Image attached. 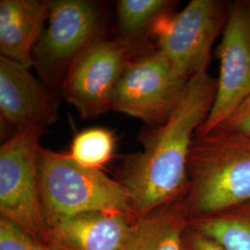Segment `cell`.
<instances>
[{
    "mask_svg": "<svg viewBox=\"0 0 250 250\" xmlns=\"http://www.w3.org/2000/svg\"><path fill=\"white\" fill-rule=\"evenodd\" d=\"M217 79L208 72L190 78L176 110L139 135L142 149L128 155L116 171L134 219L186 194L194 136L214 102Z\"/></svg>",
    "mask_w": 250,
    "mask_h": 250,
    "instance_id": "obj_1",
    "label": "cell"
},
{
    "mask_svg": "<svg viewBox=\"0 0 250 250\" xmlns=\"http://www.w3.org/2000/svg\"><path fill=\"white\" fill-rule=\"evenodd\" d=\"M250 200V137L217 127L195 134L184 202L191 221Z\"/></svg>",
    "mask_w": 250,
    "mask_h": 250,
    "instance_id": "obj_2",
    "label": "cell"
},
{
    "mask_svg": "<svg viewBox=\"0 0 250 250\" xmlns=\"http://www.w3.org/2000/svg\"><path fill=\"white\" fill-rule=\"evenodd\" d=\"M38 177L45 226L90 211H111L134 220L129 197L116 179L83 167L69 153L40 146Z\"/></svg>",
    "mask_w": 250,
    "mask_h": 250,
    "instance_id": "obj_3",
    "label": "cell"
},
{
    "mask_svg": "<svg viewBox=\"0 0 250 250\" xmlns=\"http://www.w3.org/2000/svg\"><path fill=\"white\" fill-rule=\"evenodd\" d=\"M46 21L34 49V67L57 95L74 61L104 36L106 11L96 1L54 0Z\"/></svg>",
    "mask_w": 250,
    "mask_h": 250,
    "instance_id": "obj_4",
    "label": "cell"
},
{
    "mask_svg": "<svg viewBox=\"0 0 250 250\" xmlns=\"http://www.w3.org/2000/svg\"><path fill=\"white\" fill-rule=\"evenodd\" d=\"M228 5L218 0H191L180 11L161 14L147 36L176 72L189 80L207 72L212 45L224 31Z\"/></svg>",
    "mask_w": 250,
    "mask_h": 250,
    "instance_id": "obj_5",
    "label": "cell"
},
{
    "mask_svg": "<svg viewBox=\"0 0 250 250\" xmlns=\"http://www.w3.org/2000/svg\"><path fill=\"white\" fill-rule=\"evenodd\" d=\"M188 81L157 48L145 49L126 66L113 92L110 109L148 126L161 125L176 110Z\"/></svg>",
    "mask_w": 250,
    "mask_h": 250,
    "instance_id": "obj_6",
    "label": "cell"
},
{
    "mask_svg": "<svg viewBox=\"0 0 250 250\" xmlns=\"http://www.w3.org/2000/svg\"><path fill=\"white\" fill-rule=\"evenodd\" d=\"M44 129L30 128L0 147V214L42 243L45 222L38 177V152Z\"/></svg>",
    "mask_w": 250,
    "mask_h": 250,
    "instance_id": "obj_7",
    "label": "cell"
},
{
    "mask_svg": "<svg viewBox=\"0 0 250 250\" xmlns=\"http://www.w3.org/2000/svg\"><path fill=\"white\" fill-rule=\"evenodd\" d=\"M144 47L121 37H100L81 54L66 73L61 94L83 119L110 109L117 83L130 61Z\"/></svg>",
    "mask_w": 250,
    "mask_h": 250,
    "instance_id": "obj_8",
    "label": "cell"
},
{
    "mask_svg": "<svg viewBox=\"0 0 250 250\" xmlns=\"http://www.w3.org/2000/svg\"><path fill=\"white\" fill-rule=\"evenodd\" d=\"M218 57L214 102L197 134H208L223 124L250 96V1L229 3Z\"/></svg>",
    "mask_w": 250,
    "mask_h": 250,
    "instance_id": "obj_9",
    "label": "cell"
},
{
    "mask_svg": "<svg viewBox=\"0 0 250 250\" xmlns=\"http://www.w3.org/2000/svg\"><path fill=\"white\" fill-rule=\"evenodd\" d=\"M0 115L13 134L30 128L45 130L58 120V99L29 69L0 57Z\"/></svg>",
    "mask_w": 250,
    "mask_h": 250,
    "instance_id": "obj_10",
    "label": "cell"
},
{
    "mask_svg": "<svg viewBox=\"0 0 250 250\" xmlns=\"http://www.w3.org/2000/svg\"><path fill=\"white\" fill-rule=\"evenodd\" d=\"M134 220L111 211L73 215L45 226L49 250H125Z\"/></svg>",
    "mask_w": 250,
    "mask_h": 250,
    "instance_id": "obj_11",
    "label": "cell"
},
{
    "mask_svg": "<svg viewBox=\"0 0 250 250\" xmlns=\"http://www.w3.org/2000/svg\"><path fill=\"white\" fill-rule=\"evenodd\" d=\"M50 1H0L1 57L30 69L34 49L48 18Z\"/></svg>",
    "mask_w": 250,
    "mask_h": 250,
    "instance_id": "obj_12",
    "label": "cell"
},
{
    "mask_svg": "<svg viewBox=\"0 0 250 250\" xmlns=\"http://www.w3.org/2000/svg\"><path fill=\"white\" fill-rule=\"evenodd\" d=\"M184 196L134 219L125 250H184L191 224Z\"/></svg>",
    "mask_w": 250,
    "mask_h": 250,
    "instance_id": "obj_13",
    "label": "cell"
},
{
    "mask_svg": "<svg viewBox=\"0 0 250 250\" xmlns=\"http://www.w3.org/2000/svg\"><path fill=\"white\" fill-rule=\"evenodd\" d=\"M191 226L227 250H250V200L194 219Z\"/></svg>",
    "mask_w": 250,
    "mask_h": 250,
    "instance_id": "obj_14",
    "label": "cell"
},
{
    "mask_svg": "<svg viewBox=\"0 0 250 250\" xmlns=\"http://www.w3.org/2000/svg\"><path fill=\"white\" fill-rule=\"evenodd\" d=\"M174 5V1L169 0L117 1L119 37L140 45L138 38L144 34L147 36L154 21Z\"/></svg>",
    "mask_w": 250,
    "mask_h": 250,
    "instance_id": "obj_15",
    "label": "cell"
},
{
    "mask_svg": "<svg viewBox=\"0 0 250 250\" xmlns=\"http://www.w3.org/2000/svg\"><path fill=\"white\" fill-rule=\"evenodd\" d=\"M115 147L116 137L112 131L93 127L74 136L69 154L73 161L83 167L102 170L113 158Z\"/></svg>",
    "mask_w": 250,
    "mask_h": 250,
    "instance_id": "obj_16",
    "label": "cell"
},
{
    "mask_svg": "<svg viewBox=\"0 0 250 250\" xmlns=\"http://www.w3.org/2000/svg\"><path fill=\"white\" fill-rule=\"evenodd\" d=\"M0 250H49L18 225L0 217Z\"/></svg>",
    "mask_w": 250,
    "mask_h": 250,
    "instance_id": "obj_17",
    "label": "cell"
},
{
    "mask_svg": "<svg viewBox=\"0 0 250 250\" xmlns=\"http://www.w3.org/2000/svg\"><path fill=\"white\" fill-rule=\"evenodd\" d=\"M218 127L250 137V96Z\"/></svg>",
    "mask_w": 250,
    "mask_h": 250,
    "instance_id": "obj_18",
    "label": "cell"
},
{
    "mask_svg": "<svg viewBox=\"0 0 250 250\" xmlns=\"http://www.w3.org/2000/svg\"><path fill=\"white\" fill-rule=\"evenodd\" d=\"M184 250H227L218 242L194 229L191 224L185 234Z\"/></svg>",
    "mask_w": 250,
    "mask_h": 250,
    "instance_id": "obj_19",
    "label": "cell"
}]
</instances>
